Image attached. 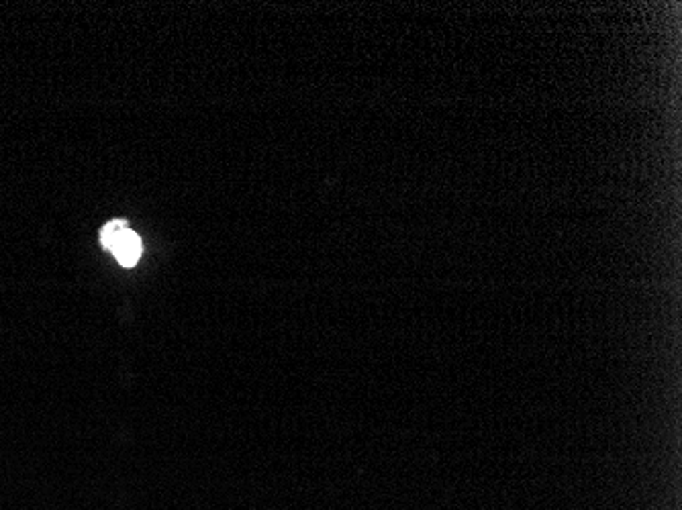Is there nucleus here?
Listing matches in <instances>:
<instances>
[{
	"mask_svg": "<svg viewBox=\"0 0 682 510\" xmlns=\"http://www.w3.org/2000/svg\"><path fill=\"white\" fill-rule=\"evenodd\" d=\"M113 253L117 255V260L121 262L123 265L131 267V265L137 264L141 253V241L140 237L133 233L131 229L125 231V235L121 237V241L117 245L113 247Z\"/></svg>",
	"mask_w": 682,
	"mask_h": 510,
	"instance_id": "f257e3e1",
	"label": "nucleus"
},
{
	"mask_svg": "<svg viewBox=\"0 0 682 510\" xmlns=\"http://www.w3.org/2000/svg\"><path fill=\"white\" fill-rule=\"evenodd\" d=\"M129 229V225L125 223V221H121V219H115V221H110L108 225H106L105 229H103V233H101V239H103V245L106 247V249H110L113 251V247L117 245L119 241H121V237L125 235V231Z\"/></svg>",
	"mask_w": 682,
	"mask_h": 510,
	"instance_id": "f03ea898",
	"label": "nucleus"
}]
</instances>
